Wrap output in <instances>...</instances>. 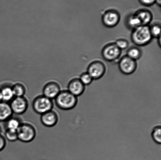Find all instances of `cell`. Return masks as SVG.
<instances>
[{
	"mask_svg": "<svg viewBox=\"0 0 161 160\" xmlns=\"http://www.w3.org/2000/svg\"><path fill=\"white\" fill-rule=\"evenodd\" d=\"M153 38L150 31L149 26L142 25L132 30L131 39L137 46H145L150 43Z\"/></svg>",
	"mask_w": 161,
	"mask_h": 160,
	"instance_id": "cell-1",
	"label": "cell"
},
{
	"mask_svg": "<svg viewBox=\"0 0 161 160\" xmlns=\"http://www.w3.org/2000/svg\"><path fill=\"white\" fill-rule=\"evenodd\" d=\"M116 46L121 51L126 49L129 46V44L127 40L124 39H119L117 40L115 43Z\"/></svg>",
	"mask_w": 161,
	"mask_h": 160,
	"instance_id": "cell-24",
	"label": "cell"
},
{
	"mask_svg": "<svg viewBox=\"0 0 161 160\" xmlns=\"http://www.w3.org/2000/svg\"><path fill=\"white\" fill-rule=\"evenodd\" d=\"M142 55L141 50L137 47H132L129 49L127 51V56L135 61L139 59Z\"/></svg>",
	"mask_w": 161,
	"mask_h": 160,
	"instance_id": "cell-19",
	"label": "cell"
},
{
	"mask_svg": "<svg viewBox=\"0 0 161 160\" xmlns=\"http://www.w3.org/2000/svg\"><path fill=\"white\" fill-rule=\"evenodd\" d=\"M67 90L72 95L78 97L82 95L84 92L85 86L79 79L75 78L69 82Z\"/></svg>",
	"mask_w": 161,
	"mask_h": 160,
	"instance_id": "cell-12",
	"label": "cell"
},
{
	"mask_svg": "<svg viewBox=\"0 0 161 160\" xmlns=\"http://www.w3.org/2000/svg\"><path fill=\"white\" fill-rule=\"evenodd\" d=\"M153 140L156 143L160 144L161 142V128L160 125L155 127L151 133Z\"/></svg>",
	"mask_w": 161,
	"mask_h": 160,
	"instance_id": "cell-20",
	"label": "cell"
},
{
	"mask_svg": "<svg viewBox=\"0 0 161 160\" xmlns=\"http://www.w3.org/2000/svg\"><path fill=\"white\" fill-rule=\"evenodd\" d=\"M161 36L159 37L158 39V44L159 45V46L160 47L161 46Z\"/></svg>",
	"mask_w": 161,
	"mask_h": 160,
	"instance_id": "cell-28",
	"label": "cell"
},
{
	"mask_svg": "<svg viewBox=\"0 0 161 160\" xmlns=\"http://www.w3.org/2000/svg\"><path fill=\"white\" fill-rule=\"evenodd\" d=\"M149 29L153 38H158L161 36V28L160 24L154 23L152 26L149 27Z\"/></svg>",
	"mask_w": 161,
	"mask_h": 160,
	"instance_id": "cell-21",
	"label": "cell"
},
{
	"mask_svg": "<svg viewBox=\"0 0 161 160\" xmlns=\"http://www.w3.org/2000/svg\"><path fill=\"white\" fill-rule=\"evenodd\" d=\"M5 138L9 142H14L18 140L17 131L6 130Z\"/></svg>",
	"mask_w": 161,
	"mask_h": 160,
	"instance_id": "cell-22",
	"label": "cell"
},
{
	"mask_svg": "<svg viewBox=\"0 0 161 160\" xmlns=\"http://www.w3.org/2000/svg\"><path fill=\"white\" fill-rule=\"evenodd\" d=\"M12 88L15 97L24 96L26 89L23 85L20 83H17L12 86Z\"/></svg>",
	"mask_w": 161,
	"mask_h": 160,
	"instance_id": "cell-18",
	"label": "cell"
},
{
	"mask_svg": "<svg viewBox=\"0 0 161 160\" xmlns=\"http://www.w3.org/2000/svg\"><path fill=\"white\" fill-rule=\"evenodd\" d=\"M6 130L17 131L21 124L19 119L12 116L4 122Z\"/></svg>",
	"mask_w": 161,
	"mask_h": 160,
	"instance_id": "cell-17",
	"label": "cell"
},
{
	"mask_svg": "<svg viewBox=\"0 0 161 160\" xmlns=\"http://www.w3.org/2000/svg\"><path fill=\"white\" fill-rule=\"evenodd\" d=\"M13 114L9 103L0 102V122H5Z\"/></svg>",
	"mask_w": 161,
	"mask_h": 160,
	"instance_id": "cell-13",
	"label": "cell"
},
{
	"mask_svg": "<svg viewBox=\"0 0 161 160\" xmlns=\"http://www.w3.org/2000/svg\"><path fill=\"white\" fill-rule=\"evenodd\" d=\"M120 16L116 10L110 9L106 11L102 17V23L107 27L113 28L119 23Z\"/></svg>",
	"mask_w": 161,
	"mask_h": 160,
	"instance_id": "cell-9",
	"label": "cell"
},
{
	"mask_svg": "<svg viewBox=\"0 0 161 160\" xmlns=\"http://www.w3.org/2000/svg\"><path fill=\"white\" fill-rule=\"evenodd\" d=\"M53 100L43 95L36 97L32 103L33 110L36 113L40 115L53 110Z\"/></svg>",
	"mask_w": 161,
	"mask_h": 160,
	"instance_id": "cell-4",
	"label": "cell"
},
{
	"mask_svg": "<svg viewBox=\"0 0 161 160\" xmlns=\"http://www.w3.org/2000/svg\"><path fill=\"white\" fill-rule=\"evenodd\" d=\"M102 54L105 60L108 62H114L119 59L121 54V50L115 43H110L104 47Z\"/></svg>",
	"mask_w": 161,
	"mask_h": 160,
	"instance_id": "cell-5",
	"label": "cell"
},
{
	"mask_svg": "<svg viewBox=\"0 0 161 160\" xmlns=\"http://www.w3.org/2000/svg\"><path fill=\"white\" fill-rule=\"evenodd\" d=\"M2 132V128L1 125H0V135H1Z\"/></svg>",
	"mask_w": 161,
	"mask_h": 160,
	"instance_id": "cell-29",
	"label": "cell"
},
{
	"mask_svg": "<svg viewBox=\"0 0 161 160\" xmlns=\"http://www.w3.org/2000/svg\"><path fill=\"white\" fill-rule=\"evenodd\" d=\"M17 132L18 140L25 143L32 142L36 136L35 128L29 123H22Z\"/></svg>",
	"mask_w": 161,
	"mask_h": 160,
	"instance_id": "cell-3",
	"label": "cell"
},
{
	"mask_svg": "<svg viewBox=\"0 0 161 160\" xmlns=\"http://www.w3.org/2000/svg\"><path fill=\"white\" fill-rule=\"evenodd\" d=\"M139 18L142 25L148 26L153 19V15L150 11L146 9H141L135 13Z\"/></svg>",
	"mask_w": 161,
	"mask_h": 160,
	"instance_id": "cell-14",
	"label": "cell"
},
{
	"mask_svg": "<svg viewBox=\"0 0 161 160\" xmlns=\"http://www.w3.org/2000/svg\"><path fill=\"white\" fill-rule=\"evenodd\" d=\"M119 68L121 73L125 75L132 74L137 68L136 61L126 55L121 58L119 62Z\"/></svg>",
	"mask_w": 161,
	"mask_h": 160,
	"instance_id": "cell-7",
	"label": "cell"
},
{
	"mask_svg": "<svg viewBox=\"0 0 161 160\" xmlns=\"http://www.w3.org/2000/svg\"><path fill=\"white\" fill-rule=\"evenodd\" d=\"M41 121L42 125L48 127H52L58 123V116L56 112L51 110L41 115Z\"/></svg>",
	"mask_w": 161,
	"mask_h": 160,
	"instance_id": "cell-11",
	"label": "cell"
},
{
	"mask_svg": "<svg viewBox=\"0 0 161 160\" xmlns=\"http://www.w3.org/2000/svg\"><path fill=\"white\" fill-rule=\"evenodd\" d=\"M6 145V139L4 137L0 135V152L3 151L5 148Z\"/></svg>",
	"mask_w": 161,
	"mask_h": 160,
	"instance_id": "cell-26",
	"label": "cell"
},
{
	"mask_svg": "<svg viewBox=\"0 0 161 160\" xmlns=\"http://www.w3.org/2000/svg\"><path fill=\"white\" fill-rule=\"evenodd\" d=\"M105 65L99 61L92 62L87 69V73L93 80L100 79L105 74Z\"/></svg>",
	"mask_w": 161,
	"mask_h": 160,
	"instance_id": "cell-8",
	"label": "cell"
},
{
	"mask_svg": "<svg viewBox=\"0 0 161 160\" xmlns=\"http://www.w3.org/2000/svg\"><path fill=\"white\" fill-rule=\"evenodd\" d=\"M80 80L84 85H88L91 84L93 80L87 72L82 74L79 78Z\"/></svg>",
	"mask_w": 161,
	"mask_h": 160,
	"instance_id": "cell-23",
	"label": "cell"
},
{
	"mask_svg": "<svg viewBox=\"0 0 161 160\" xmlns=\"http://www.w3.org/2000/svg\"><path fill=\"white\" fill-rule=\"evenodd\" d=\"M9 105L13 114L17 115H21L25 113L28 107V100L24 96L14 97Z\"/></svg>",
	"mask_w": 161,
	"mask_h": 160,
	"instance_id": "cell-6",
	"label": "cell"
},
{
	"mask_svg": "<svg viewBox=\"0 0 161 160\" xmlns=\"http://www.w3.org/2000/svg\"><path fill=\"white\" fill-rule=\"evenodd\" d=\"M1 101H2V100L1 89H0V102H1Z\"/></svg>",
	"mask_w": 161,
	"mask_h": 160,
	"instance_id": "cell-30",
	"label": "cell"
},
{
	"mask_svg": "<svg viewBox=\"0 0 161 160\" xmlns=\"http://www.w3.org/2000/svg\"><path fill=\"white\" fill-rule=\"evenodd\" d=\"M2 100L5 102H10L15 97L13 91L12 86L4 85L0 88Z\"/></svg>",
	"mask_w": 161,
	"mask_h": 160,
	"instance_id": "cell-16",
	"label": "cell"
},
{
	"mask_svg": "<svg viewBox=\"0 0 161 160\" xmlns=\"http://www.w3.org/2000/svg\"><path fill=\"white\" fill-rule=\"evenodd\" d=\"M125 23L127 27L132 31L142 25L139 18L135 13L127 16Z\"/></svg>",
	"mask_w": 161,
	"mask_h": 160,
	"instance_id": "cell-15",
	"label": "cell"
},
{
	"mask_svg": "<svg viewBox=\"0 0 161 160\" xmlns=\"http://www.w3.org/2000/svg\"><path fill=\"white\" fill-rule=\"evenodd\" d=\"M60 86L56 82H48L44 86L42 93L44 96L52 100L55 99L61 91Z\"/></svg>",
	"mask_w": 161,
	"mask_h": 160,
	"instance_id": "cell-10",
	"label": "cell"
},
{
	"mask_svg": "<svg viewBox=\"0 0 161 160\" xmlns=\"http://www.w3.org/2000/svg\"><path fill=\"white\" fill-rule=\"evenodd\" d=\"M54 100L57 107L63 110L73 109L78 103L77 97L70 93L68 90H61Z\"/></svg>",
	"mask_w": 161,
	"mask_h": 160,
	"instance_id": "cell-2",
	"label": "cell"
},
{
	"mask_svg": "<svg viewBox=\"0 0 161 160\" xmlns=\"http://www.w3.org/2000/svg\"><path fill=\"white\" fill-rule=\"evenodd\" d=\"M155 3L157 4L159 6H161V0H156Z\"/></svg>",
	"mask_w": 161,
	"mask_h": 160,
	"instance_id": "cell-27",
	"label": "cell"
},
{
	"mask_svg": "<svg viewBox=\"0 0 161 160\" xmlns=\"http://www.w3.org/2000/svg\"><path fill=\"white\" fill-rule=\"evenodd\" d=\"M140 4L146 6H150L155 4L156 0H139Z\"/></svg>",
	"mask_w": 161,
	"mask_h": 160,
	"instance_id": "cell-25",
	"label": "cell"
}]
</instances>
